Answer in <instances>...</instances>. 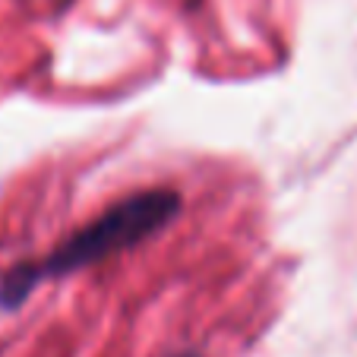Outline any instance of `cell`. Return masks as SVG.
<instances>
[{"label": "cell", "instance_id": "cell-1", "mask_svg": "<svg viewBox=\"0 0 357 357\" xmlns=\"http://www.w3.org/2000/svg\"><path fill=\"white\" fill-rule=\"evenodd\" d=\"M177 212H181V196L174 190H162V187L142 190V193L130 196V199H121L105 215H98L86 228L76 231L73 237H67L47 257L45 266H26V269L10 272L3 278L0 297L10 307H16L41 278L86 269V266L101 263V259L114 257L121 250L136 247V243H142L146 237L155 234V231H162Z\"/></svg>", "mask_w": 357, "mask_h": 357}, {"label": "cell", "instance_id": "cell-2", "mask_svg": "<svg viewBox=\"0 0 357 357\" xmlns=\"http://www.w3.org/2000/svg\"><path fill=\"white\" fill-rule=\"evenodd\" d=\"M177 357H199V354H193V351H187V354H177Z\"/></svg>", "mask_w": 357, "mask_h": 357}]
</instances>
